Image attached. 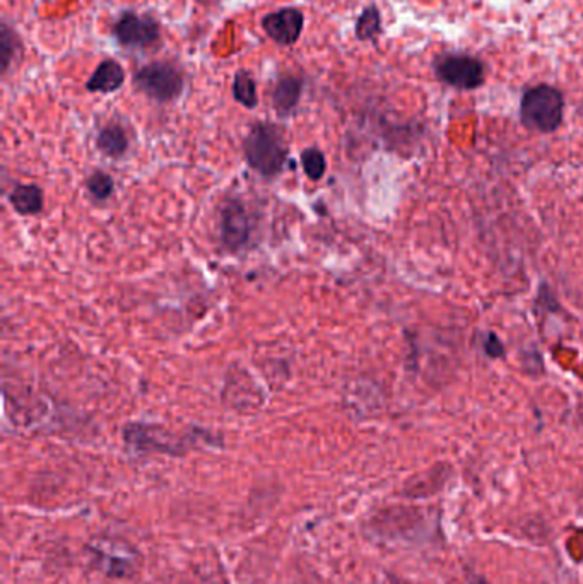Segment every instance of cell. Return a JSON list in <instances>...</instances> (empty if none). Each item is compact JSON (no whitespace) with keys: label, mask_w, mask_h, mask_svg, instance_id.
I'll return each mask as SVG.
<instances>
[{"label":"cell","mask_w":583,"mask_h":584,"mask_svg":"<svg viewBox=\"0 0 583 584\" xmlns=\"http://www.w3.org/2000/svg\"><path fill=\"white\" fill-rule=\"evenodd\" d=\"M288 147L281 132L270 123H257L245 139V158L248 165L264 176H274L283 170Z\"/></svg>","instance_id":"6da1fadb"},{"label":"cell","mask_w":583,"mask_h":584,"mask_svg":"<svg viewBox=\"0 0 583 584\" xmlns=\"http://www.w3.org/2000/svg\"><path fill=\"white\" fill-rule=\"evenodd\" d=\"M564 99L553 86H535L520 103V120L525 128L539 134H553L563 122Z\"/></svg>","instance_id":"7a4b0ae2"},{"label":"cell","mask_w":583,"mask_h":584,"mask_svg":"<svg viewBox=\"0 0 583 584\" xmlns=\"http://www.w3.org/2000/svg\"><path fill=\"white\" fill-rule=\"evenodd\" d=\"M137 89L156 101H171L182 95L183 75L170 62L147 64L134 75Z\"/></svg>","instance_id":"3957f363"},{"label":"cell","mask_w":583,"mask_h":584,"mask_svg":"<svg viewBox=\"0 0 583 584\" xmlns=\"http://www.w3.org/2000/svg\"><path fill=\"white\" fill-rule=\"evenodd\" d=\"M435 73L441 82L462 91L478 89L485 84V65L470 55H443L435 64Z\"/></svg>","instance_id":"277c9868"},{"label":"cell","mask_w":583,"mask_h":584,"mask_svg":"<svg viewBox=\"0 0 583 584\" xmlns=\"http://www.w3.org/2000/svg\"><path fill=\"white\" fill-rule=\"evenodd\" d=\"M115 36L123 47L147 49L159 40V25L149 14L137 16L125 12L115 26Z\"/></svg>","instance_id":"5b68a950"},{"label":"cell","mask_w":583,"mask_h":584,"mask_svg":"<svg viewBox=\"0 0 583 584\" xmlns=\"http://www.w3.org/2000/svg\"><path fill=\"white\" fill-rule=\"evenodd\" d=\"M305 16L298 9H281L262 18V27L268 38L279 45H294L301 36Z\"/></svg>","instance_id":"8992f818"},{"label":"cell","mask_w":583,"mask_h":584,"mask_svg":"<svg viewBox=\"0 0 583 584\" xmlns=\"http://www.w3.org/2000/svg\"><path fill=\"white\" fill-rule=\"evenodd\" d=\"M248 233H250V226H248V218H246L244 205L237 200L229 202L221 212L222 244L228 250L237 251L248 242Z\"/></svg>","instance_id":"52a82bcc"},{"label":"cell","mask_w":583,"mask_h":584,"mask_svg":"<svg viewBox=\"0 0 583 584\" xmlns=\"http://www.w3.org/2000/svg\"><path fill=\"white\" fill-rule=\"evenodd\" d=\"M123 81L125 73L122 65L115 60H105L97 65L86 88L91 93H115L122 88Z\"/></svg>","instance_id":"ba28073f"},{"label":"cell","mask_w":583,"mask_h":584,"mask_svg":"<svg viewBox=\"0 0 583 584\" xmlns=\"http://www.w3.org/2000/svg\"><path fill=\"white\" fill-rule=\"evenodd\" d=\"M448 480V470L445 466H437L424 475H419L408 482L404 494L411 499H426L438 494Z\"/></svg>","instance_id":"9c48e42d"},{"label":"cell","mask_w":583,"mask_h":584,"mask_svg":"<svg viewBox=\"0 0 583 584\" xmlns=\"http://www.w3.org/2000/svg\"><path fill=\"white\" fill-rule=\"evenodd\" d=\"M301 89H303V82L298 77H283L274 91H272V104L277 110L279 115H288L292 111L301 97Z\"/></svg>","instance_id":"30bf717a"},{"label":"cell","mask_w":583,"mask_h":584,"mask_svg":"<svg viewBox=\"0 0 583 584\" xmlns=\"http://www.w3.org/2000/svg\"><path fill=\"white\" fill-rule=\"evenodd\" d=\"M11 204L23 216H33L43 209V194L35 185H21L11 194Z\"/></svg>","instance_id":"8fae6325"},{"label":"cell","mask_w":583,"mask_h":584,"mask_svg":"<svg viewBox=\"0 0 583 584\" xmlns=\"http://www.w3.org/2000/svg\"><path fill=\"white\" fill-rule=\"evenodd\" d=\"M97 147L110 158H119L125 154L128 147V139L120 125H108L97 135Z\"/></svg>","instance_id":"7c38bea8"},{"label":"cell","mask_w":583,"mask_h":584,"mask_svg":"<svg viewBox=\"0 0 583 584\" xmlns=\"http://www.w3.org/2000/svg\"><path fill=\"white\" fill-rule=\"evenodd\" d=\"M233 96L246 108H255L257 106L259 97H257L255 82L250 77V73H245V71L237 73L235 79H233Z\"/></svg>","instance_id":"4fadbf2b"},{"label":"cell","mask_w":583,"mask_h":584,"mask_svg":"<svg viewBox=\"0 0 583 584\" xmlns=\"http://www.w3.org/2000/svg\"><path fill=\"white\" fill-rule=\"evenodd\" d=\"M382 29V18L375 5H369L363 11L356 23V36L360 40H371L375 38Z\"/></svg>","instance_id":"5bb4252c"},{"label":"cell","mask_w":583,"mask_h":584,"mask_svg":"<svg viewBox=\"0 0 583 584\" xmlns=\"http://www.w3.org/2000/svg\"><path fill=\"white\" fill-rule=\"evenodd\" d=\"M301 163H303V170L307 173V176L310 180H314V181H318L325 174V170H327L325 158H323V154L318 149H315V147L303 150Z\"/></svg>","instance_id":"9a60e30c"},{"label":"cell","mask_w":583,"mask_h":584,"mask_svg":"<svg viewBox=\"0 0 583 584\" xmlns=\"http://www.w3.org/2000/svg\"><path fill=\"white\" fill-rule=\"evenodd\" d=\"M19 47V42L14 35V31L7 25H2V35H0V53H2V71L5 73L11 67V62L16 55V50Z\"/></svg>","instance_id":"2e32d148"},{"label":"cell","mask_w":583,"mask_h":584,"mask_svg":"<svg viewBox=\"0 0 583 584\" xmlns=\"http://www.w3.org/2000/svg\"><path fill=\"white\" fill-rule=\"evenodd\" d=\"M88 190L97 200H105L113 194V180L106 173L97 171L88 180Z\"/></svg>","instance_id":"e0dca14e"},{"label":"cell","mask_w":583,"mask_h":584,"mask_svg":"<svg viewBox=\"0 0 583 584\" xmlns=\"http://www.w3.org/2000/svg\"><path fill=\"white\" fill-rule=\"evenodd\" d=\"M485 350H486L489 357H501L505 354L503 343L500 342V339L494 334H489L486 343H485Z\"/></svg>","instance_id":"ac0fdd59"},{"label":"cell","mask_w":583,"mask_h":584,"mask_svg":"<svg viewBox=\"0 0 583 584\" xmlns=\"http://www.w3.org/2000/svg\"><path fill=\"white\" fill-rule=\"evenodd\" d=\"M467 580H469V584H487L486 580H485V578H481V576H478V583H476V576H474V571H472V574H470V572H467Z\"/></svg>","instance_id":"d6986e66"}]
</instances>
